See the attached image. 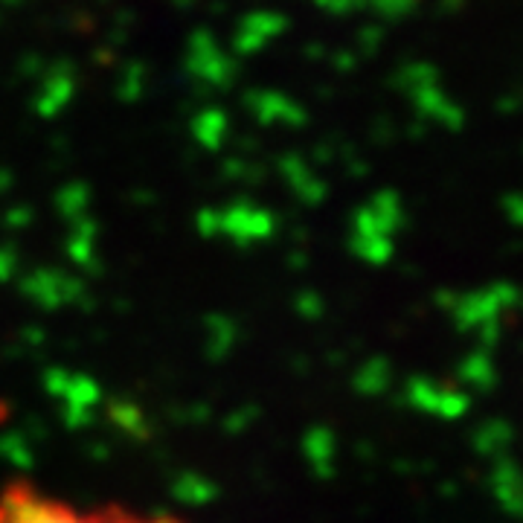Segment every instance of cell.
Returning <instances> with one entry per match:
<instances>
[{
    "mask_svg": "<svg viewBox=\"0 0 523 523\" xmlns=\"http://www.w3.org/2000/svg\"><path fill=\"white\" fill-rule=\"evenodd\" d=\"M0 523H181L160 515H137L125 509H85L50 497L29 486H9L0 495Z\"/></svg>",
    "mask_w": 523,
    "mask_h": 523,
    "instance_id": "obj_1",
    "label": "cell"
}]
</instances>
